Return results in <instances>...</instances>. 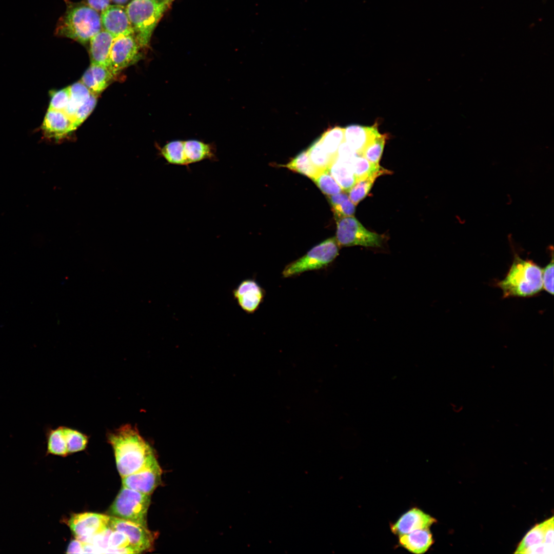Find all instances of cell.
<instances>
[{"mask_svg":"<svg viewBox=\"0 0 554 554\" xmlns=\"http://www.w3.org/2000/svg\"><path fill=\"white\" fill-rule=\"evenodd\" d=\"M339 248L335 237L327 239L301 258L287 264L282 271L283 276L293 277L306 271L324 268L338 256Z\"/></svg>","mask_w":554,"mask_h":554,"instance_id":"cell-5","label":"cell"},{"mask_svg":"<svg viewBox=\"0 0 554 554\" xmlns=\"http://www.w3.org/2000/svg\"><path fill=\"white\" fill-rule=\"evenodd\" d=\"M112 529L109 527L102 532L95 535L90 544L96 548L97 553H106L108 548V540Z\"/></svg>","mask_w":554,"mask_h":554,"instance_id":"cell-38","label":"cell"},{"mask_svg":"<svg viewBox=\"0 0 554 554\" xmlns=\"http://www.w3.org/2000/svg\"><path fill=\"white\" fill-rule=\"evenodd\" d=\"M380 134L377 123L371 126L351 125L344 128V141L362 156L367 146Z\"/></svg>","mask_w":554,"mask_h":554,"instance_id":"cell-17","label":"cell"},{"mask_svg":"<svg viewBox=\"0 0 554 554\" xmlns=\"http://www.w3.org/2000/svg\"><path fill=\"white\" fill-rule=\"evenodd\" d=\"M102 30L98 11L87 4L69 2L58 21L55 34L85 44Z\"/></svg>","mask_w":554,"mask_h":554,"instance_id":"cell-2","label":"cell"},{"mask_svg":"<svg viewBox=\"0 0 554 554\" xmlns=\"http://www.w3.org/2000/svg\"><path fill=\"white\" fill-rule=\"evenodd\" d=\"M87 4L98 12H102L110 5V0H86Z\"/></svg>","mask_w":554,"mask_h":554,"instance_id":"cell-40","label":"cell"},{"mask_svg":"<svg viewBox=\"0 0 554 554\" xmlns=\"http://www.w3.org/2000/svg\"><path fill=\"white\" fill-rule=\"evenodd\" d=\"M351 166L356 182L363 179L380 170L379 164L372 163L364 157L357 155L351 162Z\"/></svg>","mask_w":554,"mask_h":554,"instance_id":"cell-32","label":"cell"},{"mask_svg":"<svg viewBox=\"0 0 554 554\" xmlns=\"http://www.w3.org/2000/svg\"><path fill=\"white\" fill-rule=\"evenodd\" d=\"M390 173V171L382 167L372 174L356 182L347 192L349 199L357 206L366 197L378 177Z\"/></svg>","mask_w":554,"mask_h":554,"instance_id":"cell-23","label":"cell"},{"mask_svg":"<svg viewBox=\"0 0 554 554\" xmlns=\"http://www.w3.org/2000/svg\"><path fill=\"white\" fill-rule=\"evenodd\" d=\"M183 153L187 167L204 160H216L213 145L197 140H183Z\"/></svg>","mask_w":554,"mask_h":554,"instance_id":"cell-20","label":"cell"},{"mask_svg":"<svg viewBox=\"0 0 554 554\" xmlns=\"http://www.w3.org/2000/svg\"><path fill=\"white\" fill-rule=\"evenodd\" d=\"M97 96L92 93L89 98L78 108L72 119L71 132L83 123L92 112L96 106Z\"/></svg>","mask_w":554,"mask_h":554,"instance_id":"cell-35","label":"cell"},{"mask_svg":"<svg viewBox=\"0 0 554 554\" xmlns=\"http://www.w3.org/2000/svg\"><path fill=\"white\" fill-rule=\"evenodd\" d=\"M436 522V519L429 514L419 508L413 507L390 524V527L394 535L399 536L416 530L429 528Z\"/></svg>","mask_w":554,"mask_h":554,"instance_id":"cell-15","label":"cell"},{"mask_svg":"<svg viewBox=\"0 0 554 554\" xmlns=\"http://www.w3.org/2000/svg\"><path fill=\"white\" fill-rule=\"evenodd\" d=\"M311 180L327 196L335 194L343 191L330 173L328 169L319 171Z\"/></svg>","mask_w":554,"mask_h":554,"instance_id":"cell-30","label":"cell"},{"mask_svg":"<svg viewBox=\"0 0 554 554\" xmlns=\"http://www.w3.org/2000/svg\"><path fill=\"white\" fill-rule=\"evenodd\" d=\"M114 76L108 66L91 64L81 81L91 93L98 96L107 88Z\"/></svg>","mask_w":554,"mask_h":554,"instance_id":"cell-18","label":"cell"},{"mask_svg":"<svg viewBox=\"0 0 554 554\" xmlns=\"http://www.w3.org/2000/svg\"><path fill=\"white\" fill-rule=\"evenodd\" d=\"M114 37L108 32L102 30L90 42L91 64L108 66Z\"/></svg>","mask_w":554,"mask_h":554,"instance_id":"cell-21","label":"cell"},{"mask_svg":"<svg viewBox=\"0 0 554 554\" xmlns=\"http://www.w3.org/2000/svg\"><path fill=\"white\" fill-rule=\"evenodd\" d=\"M64 432L68 453L80 451L86 448L88 441L87 436L66 426H64Z\"/></svg>","mask_w":554,"mask_h":554,"instance_id":"cell-33","label":"cell"},{"mask_svg":"<svg viewBox=\"0 0 554 554\" xmlns=\"http://www.w3.org/2000/svg\"><path fill=\"white\" fill-rule=\"evenodd\" d=\"M327 196L335 219L354 215L355 205L349 199L346 192L342 191Z\"/></svg>","mask_w":554,"mask_h":554,"instance_id":"cell-26","label":"cell"},{"mask_svg":"<svg viewBox=\"0 0 554 554\" xmlns=\"http://www.w3.org/2000/svg\"><path fill=\"white\" fill-rule=\"evenodd\" d=\"M107 438L114 450L117 468L122 478L141 470L155 457L151 446L142 437L136 427L130 424L108 432Z\"/></svg>","mask_w":554,"mask_h":554,"instance_id":"cell-1","label":"cell"},{"mask_svg":"<svg viewBox=\"0 0 554 554\" xmlns=\"http://www.w3.org/2000/svg\"><path fill=\"white\" fill-rule=\"evenodd\" d=\"M265 291L252 279L243 280L232 290V295L239 307L245 312H255L263 301Z\"/></svg>","mask_w":554,"mask_h":554,"instance_id":"cell-14","label":"cell"},{"mask_svg":"<svg viewBox=\"0 0 554 554\" xmlns=\"http://www.w3.org/2000/svg\"><path fill=\"white\" fill-rule=\"evenodd\" d=\"M307 151L312 164L319 171L328 169L337 157L332 156L325 150L320 138L315 141Z\"/></svg>","mask_w":554,"mask_h":554,"instance_id":"cell-27","label":"cell"},{"mask_svg":"<svg viewBox=\"0 0 554 554\" xmlns=\"http://www.w3.org/2000/svg\"><path fill=\"white\" fill-rule=\"evenodd\" d=\"M67 553H84V543L76 539L69 543Z\"/></svg>","mask_w":554,"mask_h":554,"instance_id":"cell-39","label":"cell"},{"mask_svg":"<svg viewBox=\"0 0 554 554\" xmlns=\"http://www.w3.org/2000/svg\"><path fill=\"white\" fill-rule=\"evenodd\" d=\"M386 134H380L365 149L362 156L370 162L379 164L386 141Z\"/></svg>","mask_w":554,"mask_h":554,"instance_id":"cell-34","label":"cell"},{"mask_svg":"<svg viewBox=\"0 0 554 554\" xmlns=\"http://www.w3.org/2000/svg\"><path fill=\"white\" fill-rule=\"evenodd\" d=\"M162 469L155 458L141 470L122 478L123 486L150 495L160 484Z\"/></svg>","mask_w":554,"mask_h":554,"instance_id":"cell-12","label":"cell"},{"mask_svg":"<svg viewBox=\"0 0 554 554\" xmlns=\"http://www.w3.org/2000/svg\"><path fill=\"white\" fill-rule=\"evenodd\" d=\"M171 2L132 0L125 7L134 35L142 49L149 46L155 28Z\"/></svg>","mask_w":554,"mask_h":554,"instance_id":"cell-4","label":"cell"},{"mask_svg":"<svg viewBox=\"0 0 554 554\" xmlns=\"http://www.w3.org/2000/svg\"><path fill=\"white\" fill-rule=\"evenodd\" d=\"M284 166L311 179L319 171L312 164L307 150L299 153Z\"/></svg>","mask_w":554,"mask_h":554,"instance_id":"cell-28","label":"cell"},{"mask_svg":"<svg viewBox=\"0 0 554 554\" xmlns=\"http://www.w3.org/2000/svg\"><path fill=\"white\" fill-rule=\"evenodd\" d=\"M109 527L124 533L136 553L151 550L153 545L155 537L147 526L110 516Z\"/></svg>","mask_w":554,"mask_h":554,"instance_id":"cell-11","label":"cell"},{"mask_svg":"<svg viewBox=\"0 0 554 554\" xmlns=\"http://www.w3.org/2000/svg\"><path fill=\"white\" fill-rule=\"evenodd\" d=\"M100 14L102 30L109 33L114 38L134 35L126 8L123 5H109Z\"/></svg>","mask_w":554,"mask_h":554,"instance_id":"cell-13","label":"cell"},{"mask_svg":"<svg viewBox=\"0 0 554 554\" xmlns=\"http://www.w3.org/2000/svg\"><path fill=\"white\" fill-rule=\"evenodd\" d=\"M150 500V495L123 486L108 512L111 516L147 526V517Z\"/></svg>","mask_w":554,"mask_h":554,"instance_id":"cell-6","label":"cell"},{"mask_svg":"<svg viewBox=\"0 0 554 554\" xmlns=\"http://www.w3.org/2000/svg\"><path fill=\"white\" fill-rule=\"evenodd\" d=\"M72 120L64 112L48 109L42 126L44 136L58 141L71 132Z\"/></svg>","mask_w":554,"mask_h":554,"instance_id":"cell-16","label":"cell"},{"mask_svg":"<svg viewBox=\"0 0 554 554\" xmlns=\"http://www.w3.org/2000/svg\"><path fill=\"white\" fill-rule=\"evenodd\" d=\"M328 170L343 191L347 192L356 183V179L349 163L336 157Z\"/></svg>","mask_w":554,"mask_h":554,"instance_id":"cell-22","label":"cell"},{"mask_svg":"<svg viewBox=\"0 0 554 554\" xmlns=\"http://www.w3.org/2000/svg\"><path fill=\"white\" fill-rule=\"evenodd\" d=\"M319 138L325 150L335 157L339 146L344 141V128L334 127L326 131Z\"/></svg>","mask_w":554,"mask_h":554,"instance_id":"cell-29","label":"cell"},{"mask_svg":"<svg viewBox=\"0 0 554 554\" xmlns=\"http://www.w3.org/2000/svg\"><path fill=\"white\" fill-rule=\"evenodd\" d=\"M110 1H111L112 2H113L114 3H115L117 5H122L123 4H124L126 3L129 0H110Z\"/></svg>","mask_w":554,"mask_h":554,"instance_id":"cell-41","label":"cell"},{"mask_svg":"<svg viewBox=\"0 0 554 554\" xmlns=\"http://www.w3.org/2000/svg\"><path fill=\"white\" fill-rule=\"evenodd\" d=\"M169 1H172L173 0H169Z\"/></svg>","mask_w":554,"mask_h":554,"instance_id":"cell-42","label":"cell"},{"mask_svg":"<svg viewBox=\"0 0 554 554\" xmlns=\"http://www.w3.org/2000/svg\"><path fill=\"white\" fill-rule=\"evenodd\" d=\"M70 101L69 86L50 93L49 109L65 111Z\"/></svg>","mask_w":554,"mask_h":554,"instance_id":"cell-36","label":"cell"},{"mask_svg":"<svg viewBox=\"0 0 554 554\" xmlns=\"http://www.w3.org/2000/svg\"><path fill=\"white\" fill-rule=\"evenodd\" d=\"M110 516L83 512L73 514L68 521L75 539L90 543L92 538L109 527Z\"/></svg>","mask_w":554,"mask_h":554,"instance_id":"cell-9","label":"cell"},{"mask_svg":"<svg viewBox=\"0 0 554 554\" xmlns=\"http://www.w3.org/2000/svg\"><path fill=\"white\" fill-rule=\"evenodd\" d=\"M550 262L542 269L543 288L548 293L553 295V248H551Z\"/></svg>","mask_w":554,"mask_h":554,"instance_id":"cell-37","label":"cell"},{"mask_svg":"<svg viewBox=\"0 0 554 554\" xmlns=\"http://www.w3.org/2000/svg\"><path fill=\"white\" fill-rule=\"evenodd\" d=\"M434 541L429 528L418 529L399 536V545L414 554L426 552Z\"/></svg>","mask_w":554,"mask_h":554,"instance_id":"cell-19","label":"cell"},{"mask_svg":"<svg viewBox=\"0 0 554 554\" xmlns=\"http://www.w3.org/2000/svg\"><path fill=\"white\" fill-rule=\"evenodd\" d=\"M106 553H136L131 547L127 536L123 532L112 530L108 540Z\"/></svg>","mask_w":554,"mask_h":554,"instance_id":"cell-31","label":"cell"},{"mask_svg":"<svg viewBox=\"0 0 554 554\" xmlns=\"http://www.w3.org/2000/svg\"><path fill=\"white\" fill-rule=\"evenodd\" d=\"M504 298L530 297L543 289L542 268L530 260L515 253L512 263L505 278L497 283Z\"/></svg>","mask_w":554,"mask_h":554,"instance_id":"cell-3","label":"cell"},{"mask_svg":"<svg viewBox=\"0 0 554 554\" xmlns=\"http://www.w3.org/2000/svg\"><path fill=\"white\" fill-rule=\"evenodd\" d=\"M47 453L60 456L68 454L64 426L49 428L46 433Z\"/></svg>","mask_w":554,"mask_h":554,"instance_id":"cell-25","label":"cell"},{"mask_svg":"<svg viewBox=\"0 0 554 554\" xmlns=\"http://www.w3.org/2000/svg\"><path fill=\"white\" fill-rule=\"evenodd\" d=\"M142 48L133 34L115 38L110 51L108 67L115 76L141 57Z\"/></svg>","mask_w":554,"mask_h":554,"instance_id":"cell-10","label":"cell"},{"mask_svg":"<svg viewBox=\"0 0 554 554\" xmlns=\"http://www.w3.org/2000/svg\"><path fill=\"white\" fill-rule=\"evenodd\" d=\"M337 231L335 237L340 247L355 245L366 247H381L382 235L366 229L354 216L335 219Z\"/></svg>","mask_w":554,"mask_h":554,"instance_id":"cell-7","label":"cell"},{"mask_svg":"<svg viewBox=\"0 0 554 554\" xmlns=\"http://www.w3.org/2000/svg\"><path fill=\"white\" fill-rule=\"evenodd\" d=\"M553 517L531 528L524 536L515 553H553Z\"/></svg>","mask_w":554,"mask_h":554,"instance_id":"cell-8","label":"cell"},{"mask_svg":"<svg viewBox=\"0 0 554 554\" xmlns=\"http://www.w3.org/2000/svg\"><path fill=\"white\" fill-rule=\"evenodd\" d=\"M69 89L70 101L64 112L72 120L78 108L89 98L92 93L81 81L70 86Z\"/></svg>","mask_w":554,"mask_h":554,"instance_id":"cell-24","label":"cell"}]
</instances>
